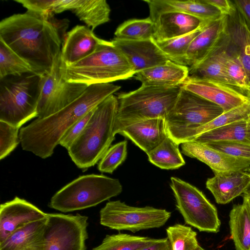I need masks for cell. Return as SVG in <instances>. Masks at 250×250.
Listing matches in <instances>:
<instances>
[{
    "label": "cell",
    "instance_id": "obj_38",
    "mask_svg": "<svg viewBox=\"0 0 250 250\" xmlns=\"http://www.w3.org/2000/svg\"><path fill=\"white\" fill-rule=\"evenodd\" d=\"M126 140L110 146L99 161L98 168L102 172L112 173L125 160L127 156Z\"/></svg>",
    "mask_w": 250,
    "mask_h": 250
},
{
    "label": "cell",
    "instance_id": "obj_24",
    "mask_svg": "<svg viewBox=\"0 0 250 250\" xmlns=\"http://www.w3.org/2000/svg\"><path fill=\"white\" fill-rule=\"evenodd\" d=\"M228 37L225 32L219 44L198 63L188 67V76L211 80L237 87L225 67Z\"/></svg>",
    "mask_w": 250,
    "mask_h": 250
},
{
    "label": "cell",
    "instance_id": "obj_28",
    "mask_svg": "<svg viewBox=\"0 0 250 250\" xmlns=\"http://www.w3.org/2000/svg\"><path fill=\"white\" fill-rule=\"evenodd\" d=\"M250 116V104L249 101L238 107L224 112L204 125L184 131L171 139L180 145L191 141L203 133L224 125L237 121L249 119Z\"/></svg>",
    "mask_w": 250,
    "mask_h": 250
},
{
    "label": "cell",
    "instance_id": "obj_6",
    "mask_svg": "<svg viewBox=\"0 0 250 250\" xmlns=\"http://www.w3.org/2000/svg\"><path fill=\"white\" fill-rule=\"evenodd\" d=\"M42 76L26 73L0 79V121L20 128L37 117Z\"/></svg>",
    "mask_w": 250,
    "mask_h": 250
},
{
    "label": "cell",
    "instance_id": "obj_33",
    "mask_svg": "<svg viewBox=\"0 0 250 250\" xmlns=\"http://www.w3.org/2000/svg\"><path fill=\"white\" fill-rule=\"evenodd\" d=\"M157 239L126 233L106 235L102 243L92 250H140Z\"/></svg>",
    "mask_w": 250,
    "mask_h": 250
},
{
    "label": "cell",
    "instance_id": "obj_19",
    "mask_svg": "<svg viewBox=\"0 0 250 250\" xmlns=\"http://www.w3.org/2000/svg\"><path fill=\"white\" fill-rule=\"evenodd\" d=\"M151 20L155 25L153 39L162 42L188 34L210 22L205 21L182 12L170 11L160 13Z\"/></svg>",
    "mask_w": 250,
    "mask_h": 250
},
{
    "label": "cell",
    "instance_id": "obj_39",
    "mask_svg": "<svg viewBox=\"0 0 250 250\" xmlns=\"http://www.w3.org/2000/svg\"><path fill=\"white\" fill-rule=\"evenodd\" d=\"M20 128L0 121V159L8 155L20 143Z\"/></svg>",
    "mask_w": 250,
    "mask_h": 250
},
{
    "label": "cell",
    "instance_id": "obj_43",
    "mask_svg": "<svg viewBox=\"0 0 250 250\" xmlns=\"http://www.w3.org/2000/svg\"><path fill=\"white\" fill-rule=\"evenodd\" d=\"M233 1L250 25V0H233Z\"/></svg>",
    "mask_w": 250,
    "mask_h": 250
},
{
    "label": "cell",
    "instance_id": "obj_21",
    "mask_svg": "<svg viewBox=\"0 0 250 250\" xmlns=\"http://www.w3.org/2000/svg\"><path fill=\"white\" fill-rule=\"evenodd\" d=\"M206 185L217 204H226L247 191L250 173L245 169L215 173L207 179Z\"/></svg>",
    "mask_w": 250,
    "mask_h": 250
},
{
    "label": "cell",
    "instance_id": "obj_51",
    "mask_svg": "<svg viewBox=\"0 0 250 250\" xmlns=\"http://www.w3.org/2000/svg\"><path fill=\"white\" fill-rule=\"evenodd\" d=\"M249 26H250V25L249 24Z\"/></svg>",
    "mask_w": 250,
    "mask_h": 250
},
{
    "label": "cell",
    "instance_id": "obj_48",
    "mask_svg": "<svg viewBox=\"0 0 250 250\" xmlns=\"http://www.w3.org/2000/svg\"><path fill=\"white\" fill-rule=\"evenodd\" d=\"M196 250H205L203 248H202L200 246L198 247V248Z\"/></svg>",
    "mask_w": 250,
    "mask_h": 250
},
{
    "label": "cell",
    "instance_id": "obj_2",
    "mask_svg": "<svg viewBox=\"0 0 250 250\" xmlns=\"http://www.w3.org/2000/svg\"><path fill=\"white\" fill-rule=\"evenodd\" d=\"M111 83L89 85L71 103L58 112L21 128L22 148L45 159L50 157L67 130L109 96L120 89Z\"/></svg>",
    "mask_w": 250,
    "mask_h": 250
},
{
    "label": "cell",
    "instance_id": "obj_37",
    "mask_svg": "<svg viewBox=\"0 0 250 250\" xmlns=\"http://www.w3.org/2000/svg\"><path fill=\"white\" fill-rule=\"evenodd\" d=\"M225 67L229 77L238 87L247 92L250 91V82L247 73L229 38Z\"/></svg>",
    "mask_w": 250,
    "mask_h": 250
},
{
    "label": "cell",
    "instance_id": "obj_49",
    "mask_svg": "<svg viewBox=\"0 0 250 250\" xmlns=\"http://www.w3.org/2000/svg\"><path fill=\"white\" fill-rule=\"evenodd\" d=\"M248 96H249V102H250V91H249L248 92Z\"/></svg>",
    "mask_w": 250,
    "mask_h": 250
},
{
    "label": "cell",
    "instance_id": "obj_30",
    "mask_svg": "<svg viewBox=\"0 0 250 250\" xmlns=\"http://www.w3.org/2000/svg\"><path fill=\"white\" fill-rule=\"evenodd\" d=\"M179 144L168 136L157 147L147 154L148 161L164 169H175L185 165Z\"/></svg>",
    "mask_w": 250,
    "mask_h": 250
},
{
    "label": "cell",
    "instance_id": "obj_44",
    "mask_svg": "<svg viewBox=\"0 0 250 250\" xmlns=\"http://www.w3.org/2000/svg\"><path fill=\"white\" fill-rule=\"evenodd\" d=\"M140 250H170V246L167 238L158 239L153 244Z\"/></svg>",
    "mask_w": 250,
    "mask_h": 250
},
{
    "label": "cell",
    "instance_id": "obj_25",
    "mask_svg": "<svg viewBox=\"0 0 250 250\" xmlns=\"http://www.w3.org/2000/svg\"><path fill=\"white\" fill-rule=\"evenodd\" d=\"M234 4L233 10L228 15L226 32L229 43L236 51L247 73L250 82V28L243 14Z\"/></svg>",
    "mask_w": 250,
    "mask_h": 250
},
{
    "label": "cell",
    "instance_id": "obj_31",
    "mask_svg": "<svg viewBox=\"0 0 250 250\" xmlns=\"http://www.w3.org/2000/svg\"><path fill=\"white\" fill-rule=\"evenodd\" d=\"M248 120L243 119L203 133L191 141L202 144L227 141L250 143L247 137Z\"/></svg>",
    "mask_w": 250,
    "mask_h": 250
},
{
    "label": "cell",
    "instance_id": "obj_50",
    "mask_svg": "<svg viewBox=\"0 0 250 250\" xmlns=\"http://www.w3.org/2000/svg\"><path fill=\"white\" fill-rule=\"evenodd\" d=\"M246 170L249 172L250 173V167H249V168H247Z\"/></svg>",
    "mask_w": 250,
    "mask_h": 250
},
{
    "label": "cell",
    "instance_id": "obj_15",
    "mask_svg": "<svg viewBox=\"0 0 250 250\" xmlns=\"http://www.w3.org/2000/svg\"><path fill=\"white\" fill-rule=\"evenodd\" d=\"M111 42L126 58L135 74L169 60L153 38L132 41L115 37Z\"/></svg>",
    "mask_w": 250,
    "mask_h": 250
},
{
    "label": "cell",
    "instance_id": "obj_46",
    "mask_svg": "<svg viewBox=\"0 0 250 250\" xmlns=\"http://www.w3.org/2000/svg\"><path fill=\"white\" fill-rule=\"evenodd\" d=\"M243 196H245L246 198L248 206L250 209V194L247 192H245L243 194Z\"/></svg>",
    "mask_w": 250,
    "mask_h": 250
},
{
    "label": "cell",
    "instance_id": "obj_10",
    "mask_svg": "<svg viewBox=\"0 0 250 250\" xmlns=\"http://www.w3.org/2000/svg\"><path fill=\"white\" fill-rule=\"evenodd\" d=\"M171 212L150 206L136 207L120 200L107 202L100 211V224L111 229L133 233L163 226Z\"/></svg>",
    "mask_w": 250,
    "mask_h": 250
},
{
    "label": "cell",
    "instance_id": "obj_14",
    "mask_svg": "<svg viewBox=\"0 0 250 250\" xmlns=\"http://www.w3.org/2000/svg\"><path fill=\"white\" fill-rule=\"evenodd\" d=\"M180 86L219 105L224 112L249 101L248 92L211 80L188 76Z\"/></svg>",
    "mask_w": 250,
    "mask_h": 250
},
{
    "label": "cell",
    "instance_id": "obj_20",
    "mask_svg": "<svg viewBox=\"0 0 250 250\" xmlns=\"http://www.w3.org/2000/svg\"><path fill=\"white\" fill-rule=\"evenodd\" d=\"M228 16L208 22L192 41L185 56L186 66L189 67L202 61L220 42L225 35Z\"/></svg>",
    "mask_w": 250,
    "mask_h": 250
},
{
    "label": "cell",
    "instance_id": "obj_42",
    "mask_svg": "<svg viewBox=\"0 0 250 250\" xmlns=\"http://www.w3.org/2000/svg\"><path fill=\"white\" fill-rule=\"evenodd\" d=\"M207 3L216 7L222 15H229L234 8L232 0H205Z\"/></svg>",
    "mask_w": 250,
    "mask_h": 250
},
{
    "label": "cell",
    "instance_id": "obj_11",
    "mask_svg": "<svg viewBox=\"0 0 250 250\" xmlns=\"http://www.w3.org/2000/svg\"><path fill=\"white\" fill-rule=\"evenodd\" d=\"M87 219L79 214L47 213L44 250H86Z\"/></svg>",
    "mask_w": 250,
    "mask_h": 250
},
{
    "label": "cell",
    "instance_id": "obj_3",
    "mask_svg": "<svg viewBox=\"0 0 250 250\" xmlns=\"http://www.w3.org/2000/svg\"><path fill=\"white\" fill-rule=\"evenodd\" d=\"M118 108L117 97L109 96L94 109L84 129L68 152L75 165L84 170L101 160L115 138L114 132Z\"/></svg>",
    "mask_w": 250,
    "mask_h": 250
},
{
    "label": "cell",
    "instance_id": "obj_22",
    "mask_svg": "<svg viewBox=\"0 0 250 250\" xmlns=\"http://www.w3.org/2000/svg\"><path fill=\"white\" fill-rule=\"evenodd\" d=\"M120 134L130 140L146 154L167 136L165 119H151L132 124L120 129Z\"/></svg>",
    "mask_w": 250,
    "mask_h": 250
},
{
    "label": "cell",
    "instance_id": "obj_4",
    "mask_svg": "<svg viewBox=\"0 0 250 250\" xmlns=\"http://www.w3.org/2000/svg\"><path fill=\"white\" fill-rule=\"evenodd\" d=\"M61 71L67 81L89 86L130 78L135 72L111 41H106L87 57L70 65L62 61Z\"/></svg>",
    "mask_w": 250,
    "mask_h": 250
},
{
    "label": "cell",
    "instance_id": "obj_23",
    "mask_svg": "<svg viewBox=\"0 0 250 250\" xmlns=\"http://www.w3.org/2000/svg\"><path fill=\"white\" fill-rule=\"evenodd\" d=\"M147 3L149 17L152 19L166 12H182L205 21H215L223 15L214 6L205 0H144Z\"/></svg>",
    "mask_w": 250,
    "mask_h": 250
},
{
    "label": "cell",
    "instance_id": "obj_17",
    "mask_svg": "<svg viewBox=\"0 0 250 250\" xmlns=\"http://www.w3.org/2000/svg\"><path fill=\"white\" fill-rule=\"evenodd\" d=\"M46 217L47 213L18 197L1 204L0 207V243L17 229Z\"/></svg>",
    "mask_w": 250,
    "mask_h": 250
},
{
    "label": "cell",
    "instance_id": "obj_32",
    "mask_svg": "<svg viewBox=\"0 0 250 250\" xmlns=\"http://www.w3.org/2000/svg\"><path fill=\"white\" fill-rule=\"evenodd\" d=\"M155 31V23L148 17L125 21L117 28L114 35L120 39L141 41L153 38Z\"/></svg>",
    "mask_w": 250,
    "mask_h": 250
},
{
    "label": "cell",
    "instance_id": "obj_16",
    "mask_svg": "<svg viewBox=\"0 0 250 250\" xmlns=\"http://www.w3.org/2000/svg\"><path fill=\"white\" fill-rule=\"evenodd\" d=\"M181 149L185 155L206 164L214 174L245 170L250 167V159L229 155L194 141L181 144Z\"/></svg>",
    "mask_w": 250,
    "mask_h": 250
},
{
    "label": "cell",
    "instance_id": "obj_13",
    "mask_svg": "<svg viewBox=\"0 0 250 250\" xmlns=\"http://www.w3.org/2000/svg\"><path fill=\"white\" fill-rule=\"evenodd\" d=\"M27 11L48 19L52 13L70 10L93 31L110 20V8L105 0H22Z\"/></svg>",
    "mask_w": 250,
    "mask_h": 250
},
{
    "label": "cell",
    "instance_id": "obj_5",
    "mask_svg": "<svg viewBox=\"0 0 250 250\" xmlns=\"http://www.w3.org/2000/svg\"><path fill=\"white\" fill-rule=\"evenodd\" d=\"M181 89L180 85L165 87L142 84L134 91L119 94L114 134L141 121L157 118L165 119Z\"/></svg>",
    "mask_w": 250,
    "mask_h": 250
},
{
    "label": "cell",
    "instance_id": "obj_41",
    "mask_svg": "<svg viewBox=\"0 0 250 250\" xmlns=\"http://www.w3.org/2000/svg\"><path fill=\"white\" fill-rule=\"evenodd\" d=\"M94 109L76 122L67 130L60 141L59 144L61 146L68 150L84 129L93 114Z\"/></svg>",
    "mask_w": 250,
    "mask_h": 250
},
{
    "label": "cell",
    "instance_id": "obj_29",
    "mask_svg": "<svg viewBox=\"0 0 250 250\" xmlns=\"http://www.w3.org/2000/svg\"><path fill=\"white\" fill-rule=\"evenodd\" d=\"M229 217L231 237L236 250H250V209L245 196L242 204L233 206Z\"/></svg>",
    "mask_w": 250,
    "mask_h": 250
},
{
    "label": "cell",
    "instance_id": "obj_45",
    "mask_svg": "<svg viewBox=\"0 0 250 250\" xmlns=\"http://www.w3.org/2000/svg\"><path fill=\"white\" fill-rule=\"evenodd\" d=\"M247 133L248 139L250 141V117L248 120Z\"/></svg>",
    "mask_w": 250,
    "mask_h": 250
},
{
    "label": "cell",
    "instance_id": "obj_8",
    "mask_svg": "<svg viewBox=\"0 0 250 250\" xmlns=\"http://www.w3.org/2000/svg\"><path fill=\"white\" fill-rule=\"evenodd\" d=\"M170 186L177 208L187 224L200 231L216 233L219 231L221 222L217 210L201 191L175 177H171Z\"/></svg>",
    "mask_w": 250,
    "mask_h": 250
},
{
    "label": "cell",
    "instance_id": "obj_9",
    "mask_svg": "<svg viewBox=\"0 0 250 250\" xmlns=\"http://www.w3.org/2000/svg\"><path fill=\"white\" fill-rule=\"evenodd\" d=\"M224 112L219 105L181 88L174 105L165 118L167 136L172 138L204 125Z\"/></svg>",
    "mask_w": 250,
    "mask_h": 250
},
{
    "label": "cell",
    "instance_id": "obj_7",
    "mask_svg": "<svg viewBox=\"0 0 250 250\" xmlns=\"http://www.w3.org/2000/svg\"><path fill=\"white\" fill-rule=\"evenodd\" d=\"M122 186L117 179L103 174H88L68 183L51 198L49 207L63 212L95 206L120 194Z\"/></svg>",
    "mask_w": 250,
    "mask_h": 250
},
{
    "label": "cell",
    "instance_id": "obj_35",
    "mask_svg": "<svg viewBox=\"0 0 250 250\" xmlns=\"http://www.w3.org/2000/svg\"><path fill=\"white\" fill-rule=\"evenodd\" d=\"M206 25L183 36L155 42L168 60L179 64L186 66L185 56L189 45Z\"/></svg>",
    "mask_w": 250,
    "mask_h": 250
},
{
    "label": "cell",
    "instance_id": "obj_26",
    "mask_svg": "<svg viewBox=\"0 0 250 250\" xmlns=\"http://www.w3.org/2000/svg\"><path fill=\"white\" fill-rule=\"evenodd\" d=\"M188 67L168 60L135 74L142 84L170 87L180 86L188 76Z\"/></svg>",
    "mask_w": 250,
    "mask_h": 250
},
{
    "label": "cell",
    "instance_id": "obj_40",
    "mask_svg": "<svg viewBox=\"0 0 250 250\" xmlns=\"http://www.w3.org/2000/svg\"><path fill=\"white\" fill-rule=\"evenodd\" d=\"M209 146L229 155L250 159V143L227 141L205 144Z\"/></svg>",
    "mask_w": 250,
    "mask_h": 250
},
{
    "label": "cell",
    "instance_id": "obj_47",
    "mask_svg": "<svg viewBox=\"0 0 250 250\" xmlns=\"http://www.w3.org/2000/svg\"><path fill=\"white\" fill-rule=\"evenodd\" d=\"M245 192H247L250 194V186Z\"/></svg>",
    "mask_w": 250,
    "mask_h": 250
},
{
    "label": "cell",
    "instance_id": "obj_12",
    "mask_svg": "<svg viewBox=\"0 0 250 250\" xmlns=\"http://www.w3.org/2000/svg\"><path fill=\"white\" fill-rule=\"evenodd\" d=\"M61 53L56 57L49 73L42 76L38 106L39 118L48 117L78 98L87 88L85 84L67 81L61 71Z\"/></svg>",
    "mask_w": 250,
    "mask_h": 250
},
{
    "label": "cell",
    "instance_id": "obj_1",
    "mask_svg": "<svg viewBox=\"0 0 250 250\" xmlns=\"http://www.w3.org/2000/svg\"><path fill=\"white\" fill-rule=\"evenodd\" d=\"M0 39L40 75L50 71L61 51L57 27L48 19L28 11L2 20Z\"/></svg>",
    "mask_w": 250,
    "mask_h": 250
},
{
    "label": "cell",
    "instance_id": "obj_34",
    "mask_svg": "<svg viewBox=\"0 0 250 250\" xmlns=\"http://www.w3.org/2000/svg\"><path fill=\"white\" fill-rule=\"evenodd\" d=\"M26 73L35 72L28 62L0 39V79Z\"/></svg>",
    "mask_w": 250,
    "mask_h": 250
},
{
    "label": "cell",
    "instance_id": "obj_36",
    "mask_svg": "<svg viewBox=\"0 0 250 250\" xmlns=\"http://www.w3.org/2000/svg\"><path fill=\"white\" fill-rule=\"evenodd\" d=\"M166 231L170 250H196L200 246L197 233L189 227L176 224L168 227Z\"/></svg>",
    "mask_w": 250,
    "mask_h": 250
},
{
    "label": "cell",
    "instance_id": "obj_27",
    "mask_svg": "<svg viewBox=\"0 0 250 250\" xmlns=\"http://www.w3.org/2000/svg\"><path fill=\"white\" fill-rule=\"evenodd\" d=\"M47 217L17 229L0 243V250H44L43 230Z\"/></svg>",
    "mask_w": 250,
    "mask_h": 250
},
{
    "label": "cell",
    "instance_id": "obj_18",
    "mask_svg": "<svg viewBox=\"0 0 250 250\" xmlns=\"http://www.w3.org/2000/svg\"><path fill=\"white\" fill-rule=\"evenodd\" d=\"M106 41L99 38L87 26L78 25L65 36L61 53L62 63L70 65L87 57Z\"/></svg>",
    "mask_w": 250,
    "mask_h": 250
}]
</instances>
